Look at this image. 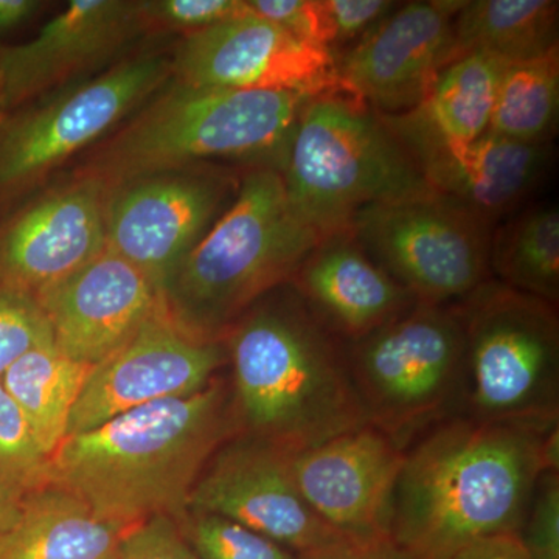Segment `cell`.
I'll return each instance as SVG.
<instances>
[{"label":"cell","instance_id":"cell-24","mask_svg":"<svg viewBox=\"0 0 559 559\" xmlns=\"http://www.w3.org/2000/svg\"><path fill=\"white\" fill-rule=\"evenodd\" d=\"M452 36V60L466 53L489 55L506 64L536 60L559 47V2L463 0Z\"/></svg>","mask_w":559,"mask_h":559},{"label":"cell","instance_id":"cell-2","mask_svg":"<svg viewBox=\"0 0 559 559\" xmlns=\"http://www.w3.org/2000/svg\"><path fill=\"white\" fill-rule=\"evenodd\" d=\"M234 437L230 388L215 378L193 395L66 437L50 454L49 484L123 527L157 516L179 521L210 459Z\"/></svg>","mask_w":559,"mask_h":559},{"label":"cell","instance_id":"cell-25","mask_svg":"<svg viewBox=\"0 0 559 559\" xmlns=\"http://www.w3.org/2000/svg\"><path fill=\"white\" fill-rule=\"evenodd\" d=\"M92 369L90 364L69 358L49 337L3 374V388L24 412L47 454L68 436L70 414Z\"/></svg>","mask_w":559,"mask_h":559},{"label":"cell","instance_id":"cell-20","mask_svg":"<svg viewBox=\"0 0 559 559\" xmlns=\"http://www.w3.org/2000/svg\"><path fill=\"white\" fill-rule=\"evenodd\" d=\"M289 283L316 318L348 342L367 336L417 304L367 255L349 229L323 237Z\"/></svg>","mask_w":559,"mask_h":559},{"label":"cell","instance_id":"cell-38","mask_svg":"<svg viewBox=\"0 0 559 559\" xmlns=\"http://www.w3.org/2000/svg\"><path fill=\"white\" fill-rule=\"evenodd\" d=\"M43 5L35 0H0V33L9 32L31 20Z\"/></svg>","mask_w":559,"mask_h":559},{"label":"cell","instance_id":"cell-5","mask_svg":"<svg viewBox=\"0 0 559 559\" xmlns=\"http://www.w3.org/2000/svg\"><path fill=\"white\" fill-rule=\"evenodd\" d=\"M311 98L296 92L198 90L176 83L109 139L83 173L114 187L204 160L278 170Z\"/></svg>","mask_w":559,"mask_h":559},{"label":"cell","instance_id":"cell-23","mask_svg":"<svg viewBox=\"0 0 559 559\" xmlns=\"http://www.w3.org/2000/svg\"><path fill=\"white\" fill-rule=\"evenodd\" d=\"M130 530L49 484L22 498L16 518L0 532V559H119Z\"/></svg>","mask_w":559,"mask_h":559},{"label":"cell","instance_id":"cell-32","mask_svg":"<svg viewBox=\"0 0 559 559\" xmlns=\"http://www.w3.org/2000/svg\"><path fill=\"white\" fill-rule=\"evenodd\" d=\"M520 536L533 559H559V469L540 474Z\"/></svg>","mask_w":559,"mask_h":559},{"label":"cell","instance_id":"cell-30","mask_svg":"<svg viewBox=\"0 0 559 559\" xmlns=\"http://www.w3.org/2000/svg\"><path fill=\"white\" fill-rule=\"evenodd\" d=\"M146 31L183 32L187 35L207 31L248 13L246 0H148L139 2Z\"/></svg>","mask_w":559,"mask_h":559},{"label":"cell","instance_id":"cell-8","mask_svg":"<svg viewBox=\"0 0 559 559\" xmlns=\"http://www.w3.org/2000/svg\"><path fill=\"white\" fill-rule=\"evenodd\" d=\"M347 358L370 425L404 450L459 415L465 333L455 305L417 301L380 329L349 342Z\"/></svg>","mask_w":559,"mask_h":559},{"label":"cell","instance_id":"cell-29","mask_svg":"<svg viewBox=\"0 0 559 559\" xmlns=\"http://www.w3.org/2000/svg\"><path fill=\"white\" fill-rule=\"evenodd\" d=\"M176 524L200 559H296L294 551L218 514L187 510Z\"/></svg>","mask_w":559,"mask_h":559},{"label":"cell","instance_id":"cell-31","mask_svg":"<svg viewBox=\"0 0 559 559\" xmlns=\"http://www.w3.org/2000/svg\"><path fill=\"white\" fill-rule=\"evenodd\" d=\"M49 337V323L33 297L0 289V380L21 356Z\"/></svg>","mask_w":559,"mask_h":559},{"label":"cell","instance_id":"cell-19","mask_svg":"<svg viewBox=\"0 0 559 559\" xmlns=\"http://www.w3.org/2000/svg\"><path fill=\"white\" fill-rule=\"evenodd\" d=\"M139 2L72 0L38 35L0 50V97L9 109L95 68L145 32Z\"/></svg>","mask_w":559,"mask_h":559},{"label":"cell","instance_id":"cell-1","mask_svg":"<svg viewBox=\"0 0 559 559\" xmlns=\"http://www.w3.org/2000/svg\"><path fill=\"white\" fill-rule=\"evenodd\" d=\"M559 469V429L455 415L406 450L393 540L415 559H452L502 533H520L540 474Z\"/></svg>","mask_w":559,"mask_h":559},{"label":"cell","instance_id":"cell-7","mask_svg":"<svg viewBox=\"0 0 559 559\" xmlns=\"http://www.w3.org/2000/svg\"><path fill=\"white\" fill-rule=\"evenodd\" d=\"M455 307L465 333L459 415L536 429L558 426V307L492 278Z\"/></svg>","mask_w":559,"mask_h":559},{"label":"cell","instance_id":"cell-6","mask_svg":"<svg viewBox=\"0 0 559 559\" xmlns=\"http://www.w3.org/2000/svg\"><path fill=\"white\" fill-rule=\"evenodd\" d=\"M278 171L290 204L322 237L348 230L369 205L436 194L381 117L341 91L307 103Z\"/></svg>","mask_w":559,"mask_h":559},{"label":"cell","instance_id":"cell-4","mask_svg":"<svg viewBox=\"0 0 559 559\" xmlns=\"http://www.w3.org/2000/svg\"><path fill=\"white\" fill-rule=\"evenodd\" d=\"M322 238L290 204L280 171L253 167L173 275L165 308L191 333L223 341L250 307L290 282Z\"/></svg>","mask_w":559,"mask_h":559},{"label":"cell","instance_id":"cell-35","mask_svg":"<svg viewBox=\"0 0 559 559\" xmlns=\"http://www.w3.org/2000/svg\"><path fill=\"white\" fill-rule=\"evenodd\" d=\"M248 5L257 16L274 22L296 38L329 49L320 0H248Z\"/></svg>","mask_w":559,"mask_h":559},{"label":"cell","instance_id":"cell-21","mask_svg":"<svg viewBox=\"0 0 559 559\" xmlns=\"http://www.w3.org/2000/svg\"><path fill=\"white\" fill-rule=\"evenodd\" d=\"M550 145H530L487 131L466 145L419 156V170L433 193L492 224L513 213L538 189Z\"/></svg>","mask_w":559,"mask_h":559},{"label":"cell","instance_id":"cell-28","mask_svg":"<svg viewBox=\"0 0 559 559\" xmlns=\"http://www.w3.org/2000/svg\"><path fill=\"white\" fill-rule=\"evenodd\" d=\"M50 455L0 380V489L24 498L49 485Z\"/></svg>","mask_w":559,"mask_h":559},{"label":"cell","instance_id":"cell-16","mask_svg":"<svg viewBox=\"0 0 559 559\" xmlns=\"http://www.w3.org/2000/svg\"><path fill=\"white\" fill-rule=\"evenodd\" d=\"M406 450L374 426L289 454L297 488L341 535L389 538L393 499Z\"/></svg>","mask_w":559,"mask_h":559},{"label":"cell","instance_id":"cell-33","mask_svg":"<svg viewBox=\"0 0 559 559\" xmlns=\"http://www.w3.org/2000/svg\"><path fill=\"white\" fill-rule=\"evenodd\" d=\"M399 5L390 0H320L326 47L336 57Z\"/></svg>","mask_w":559,"mask_h":559},{"label":"cell","instance_id":"cell-40","mask_svg":"<svg viewBox=\"0 0 559 559\" xmlns=\"http://www.w3.org/2000/svg\"><path fill=\"white\" fill-rule=\"evenodd\" d=\"M2 97H0V110H2Z\"/></svg>","mask_w":559,"mask_h":559},{"label":"cell","instance_id":"cell-9","mask_svg":"<svg viewBox=\"0 0 559 559\" xmlns=\"http://www.w3.org/2000/svg\"><path fill=\"white\" fill-rule=\"evenodd\" d=\"M349 230L418 304L452 307L491 278V226L440 194L369 205Z\"/></svg>","mask_w":559,"mask_h":559},{"label":"cell","instance_id":"cell-3","mask_svg":"<svg viewBox=\"0 0 559 559\" xmlns=\"http://www.w3.org/2000/svg\"><path fill=\"white\" fill-rule=\"evenodd\" d=\"M223 341L235 437L297 454L370 425L347 348L296 290L250 307Z\"/></svg>","mask_w":559,"mask_h":559},{"label":"cell","instance_id":"cell-27","mask_svg":"<svg viewBox=\"0 0 559 559\" xmlns=\"http://www.w3.org/2000/svg\"><path fill=\"white\" fill-rule=\"evenodd\" d=\"M558 120L559 47L536 60L507 64L489 131L530 145H550Z\"/></svg>","mask_w":559,"mask_h":559},{"label":"cell","instance_id":"cell-15","mask_svg":"<svg viewBox=\"0 0 559 559\" xmlns=\"http://www.w3.org/2000/svg\"><path fill=\"white\" fill-rule=\"evenodd\" d=\"M187 510L227 518L294 554L344 538L301 496L289 454L248 437H234L210 459Z\"/></svg>","mask_w":559,"mask_h":559},{"label":"cell","instance_id":"cell-22","mask_svg":"<svg viewBox=\"0 0 559 559\" xmlns=\"http://www.w3.org/2000/svg\"><path fill=\"white\" fill-rule=\"evenodd\" d=\"M506 62L466 53L440 70L418 106L400 116H378L415 159L448 146L466 145L489 130Z\"/></svg>","mask_w":559,"mask_h":559},{"label":"cell","instance_id":"cell-12","mask_svg":"<svg viewBox=\"0 0 559 559\" xmlns=\"http://www.w3.org/2000/svg\"><path fill=\"white\" fill-rule=\"evenodd\" d=\"M171 76L198 90L286 91L307 97L337 87L333 51L283 31L252 11L183 36Z\"/></svg>","mask_w":559,"mask_h":559},{"label":"cell","instance_id":"cell-14","mask_svg":"<svg viewBox=\"0 0 559 559\" xmlns=\"http://www.w3.org/2000/svg\"><path fill=\"white\" fill-rule=\"evenodd\" d=\"M462 2L400 3L334 57L340 91L380 116L409 112L452 60V25Z\"/></svg>","mask_w":559,"mask_h":559},{"label":"cell","instance_id":"cell-34","mask_svg":"<svg viewBox=\"0 0 559 559\" xmlns=\"http://www.w3.org/2000/svg\"><path fill=\"white\" fill-rule=\"evenodd\" d=\"M119 559H200L189 546L175 520L157 516L130 530L120 547Z\"/></svg>","mask_w":559,"mask_h":559},{"label":"cell","instance_id":"cell-36","mask_svg":"<svg viewBox=\"0 0 559 559\" xmlns=\"http://www.w3.org/2000/svg\"><path fill=\"white\" fill-rule=\"evenodd\" d=\"M296 559H415L389 538H340L314 549L296 554Z\"/></svg>","mask_w":559,"mask_h":559},{"label":"cell","instance_id":"cell-13","mask_svg":"<svg viewBox=\"0 0 559 559\" xmlns=\"http://www.w3.org/2000/svg\"><path fill=\"white\" fill-rule=\"evenodd\" d=\"M226 360L224 341L191 333L164 307L123 347L94 366L70 414L68 436L145 404L201 392Z\"/></svg>","mask_w":559,"mask_h":559},{"label":"cell","instance_id":"cell-11","mask_svg":"<svg viewBox=\"0 0 559 559\" xmlns=\"http://www.w3.org/2000/svg\"><path fill=\"white\" fill-rule=\"evenodd\" d=\"M221 173L143 176L109 187L106 248L138 267L164 297L168 283L237 194Z\"/></svg>","mask_w":559,"mask_h":559},{"label":"cell","instance_id":"cell-17","mask_svg":"<svg viewBox=\"0 0 559 559\" xmlns=\"http://www.w3.org/2000/svg\"><path fill=\"white\" fill-rule=\"evenodd\" d=\"M109 187L91 173L40 198L0 230V289L33 299L106 248Z\"/></svg>","mask_w":559,"mask_h":559},{"label":"cell","instance_id":"cell-37","mask_svg":"<svg viewBox=\"0 0 559 559\" xmlns=\"http://www.w3.org/2000/svg\"><path fill=\"white\" fill-rule=\"evenodd\" d=\"M452 559H533L522 544L520 533H502L477 540Z\"/></svg>","mask_w":559,"mask_h":559},{"label":"cell","instance_id":"cell-18","mask_svg":"<svg viewBox=\"0 0 559 559\" xmlns=\"http://www.w3.org/2000/svg\"><path fill=\"white\" fill-rule=\"evenodd\" d=\"M35 300L55 345L90 366L123 347L165 307L156 286L109 248Z\"/></svg>","mask_w":559,"mask_h":559},{"label":"cell","instance_id":"cell-39","mask_svg":"<svg viewBox=\"0 0 559 559\" xmlns=\"http://www.w3.org/2000/svg\"><path fill=\"white\" fill-rule=\"evenodd\" d=\"M22 498L0 489V532H3L16 518Z\"/></svg>","mask_w":559,"mask_h":559},{"label":"cell","instance_id":"cell-26","mask_svg":"<svg viewBox=\"0 0 559 559\" xmlns=\"http://www.w3.org/2000/svg\"><path fill=\"white\" fill-rule=\"evenodd\" d=\"M489 270L503 285L558 307V205L538 204L507 221L491 237Z\"/></svg>","mask_w":559,"mask_h":559},{"label":"cell","instance_id":"cell-10","mask_svg":"<svg viewBox=\"0 0 559 559\" xmlns=\"http://www.w3.org/2000/svg\"><path fill=\"white\" fill-rule=\"evenodd\" d=\"M170 79L171 57L139 55L0 124V190L49 175L116 128Z\"/></svg>","mask_w":559,"mask_h":559}]
</instances>
